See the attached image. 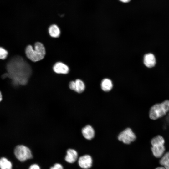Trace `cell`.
<instances>
[{
    "label": "cell",
    "instance_id": "e0dca14e",
    "mask_svg": "<svg viewBox=\"0 0 169 169\" xmlns=\"http://www.w3.org/2000/svg\"><path fill=\"white\" fill-rule=\"evenodd\" d=\"M8 53L7 50L3 48L0 49V58L2 59H5L7 56Z\"/></svg>",
    "mask_w": 169,
    "mask_h": 169
},
{
    "label": "cell",
    "instance_id": "4fadbf2b",
    "mask_svg": "<svg viewBox=\"0 0 169 169\" xmlns=\"http://www.w3.org/2000/svg\"><path fill=\"white\" fill-rule=\"evenodd\" d=\"M1 169H12V164L10 161L5 157H2L0 160Z\"/></svg>",
    "mask_w": 169,
    "mask_h": 169
},
{
    "label": "cell",
    "instance_id": "ac0fdd59",
    "mask_svg": "<svg viewBox=\"0 0 169 169\" xmlns=\"http://www.w3.org/2000/svg\"><path fill=\"white\" fill-rule=\"evenodd\" d=\"M69 87L70 89L75 91V81H71L69 84Z\"/></svg>",
    "mask_w": 169,
    "mask_h": 169
},
{
    "label": "cell",
    "instance_id": "5b68a950",
    "mask_svg": "<svg viewBox=\"0 0 169 169\" xmlns=\"http://www.w3.org/2000/svg\"><path fill=\"white\" fill-rule=\"evenodd\" d=\"M78 163L79 166L83 169L89 168L92 166V159L90 155H84L79 158Z\"/></svg>",
    "mask_w": 169,
    "mask_h": 169
},
{
    "label": "cell",
    "instance_id": "7402d4cb",
    "mask_svg": "<svg viewBox=\"0 0 169 169\" xmlns=\"http://www.w3.org/2000/svg\"><path fill=\"white\" fill-rule=\"evenodd\" d=\"M155 169H165L164 167H157Z\"/></svg>",
    "mask_w": 169,
    "mask_h": 169
},
{
    "label": "cell",
    "instance_id": "8fae6325",
    "mask_svg": "<svg viewBox=\"0 0 169 169\" xmlns=\"http://www.w3.org/2000/svg\"><path fill=\"white\" fill-rule=\"evenodd\" d=\"M113 86L112 81L108 78L104 79L101 82V88L105 91H110L112 89Z\"/></svg>",
    "mask_w": 169,
    "mask_h": 169
},
{
    "label": "cell",
    "instance_id": "ffe728a7",
    "mask_svg": "<svg viewBox=\"0 0 169 169\" xmlns=\"http://www.w3.org/2000/svg\"><path fill=\"white\" fill-rule=\"evenodd\" d=\"M29 169H40L39 166L36 164H34L31 165L29 167Z\"/></svg>",
    "mask_w": 169,
    "mask_h": 169
},
{
    "label": "cell",
    "instance_id": "ba28073f",
    "mask_svg": "<svg viewBox=\"0 0 169 169\" xmlns=\"http://www.w3.org/2000/svg\"><path fill=\"white\" fill-rule=\"evenodd\" d=\"M144 64L148 68L154 67L156 63L154 55L151 53L146 54L144 57Z\"/></svg>",
    "mask_w": 169,
    "mask_h": 169
},
{
    "label": "cell",
    "instance_id": "3957f363",
    "mask_svg": "<svg viewBox=\"0 0 169 169\" xmlns=\"http://www.w3.org/2000/svg\"><path fill=\"white\" fill-rule=\"evenodd\" d=\"M14 152L17 158L21 161H24L28 159L31 158L32 157L31 152L29 149L23 145H19L16 146Z\"/></svg>",
    "mask_w": 169,
    "mask_h": 169
},
{
    "label": "cell",
    "instance_id": "52a82bcc",
    "mask_svg": "<svg viewBox=\"0 0 169 169\" xmlns=\"http://www.w3.org/2000/svg\"><path fill=\"white\" fill-rule=\"evenodd\" d=\"M82 132L84 137L88 140H91L95 136V131L90 125H87L84 127L82 129Z\"/></svg>",
    "mask_w": 169,
    "mask_h": 169
},
{
    "label": "cell",
    "instance_id": "44dd1931",
    "mask_svg": "<svg viewBox=\"0 0 169 169\" xmlns=\"http://www.w3.org/2000/svg\"><path fill=\"white\" fill-rule=\"evenodd\" d=\"M120 1L124 3H126L129 2L131 0H119Z\"/></svg>",
    "mask_w": 169,
    "mask_h": 169
},
{
    "label": "cell",
    "instance_id": "7a4b0ae2",
    "mask_svg": "<svg viewBox=\"0 0 169 169\" xmlns=\"http://www.w3.org/2000/svg\"><path fill=\"white\" fill-rule=\"evenodd\" d=\"M169 112V100H167L153 105L150 109L149 117L151 119L156 120L164 116Z\"/></svg>",
    "mask_w": 169,
    "mask_h": 169
},
{
    "label": "cell",
    "instance_id": "cb8c5ba5",
    "mask_svg": "<svg viewBox=\"0 0 169 169\" xmlns=\"http://www.w3.org/2000/svg\"><path fill=\"white\" fill-rule=\"evenodd\" d=\"M2 96L1 93H0V100L1 101V100H2Z\"/></svg>",
    "mask_w": 169,
    "mask_h": 169
},
{
    "label": "cell",
    "instance_id": "7c38bea8",
    "mask_svg": "<svg viewBox=\"0 0 169 169\" xmlns=\"http://www.w3.org/2000/svg\"><path fill=\"white\" fill-rule=\"evenodd\" d=\"M49 32L51 36L57 38L60 34V30L58 27L55 24L50 26L49 28Z\"/></svg>",
    "mask_w": 169,
    "mask_h": 169
},
{
    "label": "cell",
    "instance_id": "6da1fadb",
    "mask_svg": "<svg viewBox=\"0 0 169 169\" xmlns=\"http://www.w3.org/2000/svg\"><path fill=\"white\" fill-rule=\"evenodd\" d=\"M25 53L27 57L31 60L33 62L39 61L45 56V48L42 44L37 42L35 44L34 49L31 45L28 46L25 49Z\"/></svg>",
    "mask_w": 169,
    "mask_h": 169
},
{
    "label": "cell",
    "instance_id": "277c9868",
    "mask_svg": "<svg viewBox=\"0 0 169 169\" xmlns=\"http://www.w3.org/2000/svg\"><path fill=\"white\" fill-rule=\"evenodd\" d=\"M118 138L119 141L124 143L129 144L135 141L136 136L132 130L128 128L120 133Z\"/></svg>",
    "mask_w": 169,
    "mask_h": 169
},
{
    "label": "cell",
    "instance_id": "8992f818",
    "mask_svg": "<svg viewBox=\"0 0 169 169\" xmlns=\"http://www.w3.org/2000/svg\"><path fill=\"white\" fill-rule=\"evenodd\" d=\"M53 70L57 73L66 74L69 71V67L65 64L61 62L56 63L53 67Z\"/></svg>",
    "mask_w": 169,
    "mask_h": 169
},
{
    "label": "cell",
    "instance_id": "603a6c76",
    "mask_svg": "<svg viewBox=\"0 0 169 169\" xmlns=\"http://www.w3.org/2000/svg\"><path fill=\"white\" fill-rule=\"evenodd\" d=\"M167 120L169 122V112H168V116L167 117Z\"/></svg>",
    "mask_w": 169,
    "mask_h": 169
},
{
    "label": "cell",
    "instance_id": "d6986e66",
    "mask_svg": "<svg viewBox=\"0 0 169 169\" xmlns=\"http://www.w3.org/2000/svg\"><path fill=\"white\" fill-rule=\"evenodd\" d=\"M50 169H63L62 166L60 164H55L53 166L50 168Z\"/></svg>",
    "mask_w": 169,
    "mask_h": 169
},
{
    "label": "cell",
    "instance_id": "5bb4252c",
    "mask_svg": "<svg viewBox=\"0 0 169 169\" xmlns=\"http://www.w3.org/2000/svg\"><path fill=\"white\" fill-rule=\"evenodd\" d=\"M75 81V91L78 93L83 92L85 88V84L83 81L79 79H76Z\"/></svg>",
    "mask_w": 169,
    "mask_h": 169
},
{
    "label": "cell",
    "instance_id": "9c48e42d",
    "mask_svg": "<svg viewBox=\"0 0 169 169\" xmlns=\"http://www.w3.org/2000/svg\"><path fill=\"white\" fill-rule=\"evenodd\" d=\"M151 150L153 155L156 158L161 157L165 151L164 145H157L152 146Z\"/></svg>",
    "mask_w": 169,
    "mask_h": 169
},
{
    "label": "cell",
    "instance_id": "30bf717a",
    "mask_svg": "<svg viewBox=\"0 0 169 169\" xmlns=\"http://www.w3.org/2000/svg\"><path fill=\"white\" fill-rule=\"evenodd\" d=\"M78 153L74 150L69 149L67 151V155L65 157V161L69 163H73L77 160Z\"/></svg>",
    "mask_w": 169,
    "mask_h": 169
},
{
    "label": "cell",
    "instance_id": "9a60e30c",
    "mask_svg": "<svg viewBox=\"0 0 169 169\" xmlns=\"http://www.w3.org/2000/svg\"><path fill=\"white\" fill-rule=\"evenodd\" d=\"M160 164L165 169H169V152L166 153L160 161Z\"/></svg>",
    "mask_w": 169,
    "mask_h": 169
},
{
    "label": "cell",
    "instance_id": "2e32d148",
    "mask_svg": "<svg viewBox=\"0 0 169 169\" xmlns=\"http://www.w3.org/2000/svg\"><path fill=\"white\" fill-rule=\"evenodd\" d=\"M165 140L161 136H157L152 139L151 143L152 146L157 145H164Z\"/></svg>",
    "mask_w": 169,
    "mask_h": 169
}]
</instances>
